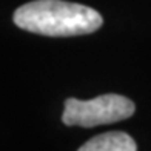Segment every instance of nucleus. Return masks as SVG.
Returning <instances> with one entry per match:
<instances>
[{
    "instance_id": "7ed1b4c3",
    "label": "nucleus",
    "mask_w": 151,
    "mask_h": 151,
    "mask_svg": "<svg viewBox=\"0 0 151 151\" xmlns=\"http://www.w3.org/2000/svg\"><path fill=\"white\" fill-rule=\"evenodd\" d=\"M77 151H137V145L129 134L111 131L94 136Z\"/></svg>"
},
{
    "instance_id": "f03ea898",
    "label": "nucleus",
    "mask_w": 151,
    "mask_h": 151,
    "mask_svg": "<svg viewBox=\"0 0 151 151\" xmlns=\"http://www.w3.org/2000/svg\"><path fill=\"white\" fill-rule=\"evenodd\" d=\"M134 109L133 102L119 94H104L91 100L70 97L65 100L62 122L68 127L93 128L125 120L134 114Z\"/></svg>"
},
{
    "instance_id": "f257e3e1",
    "label": "nucleus",
    "mask_w": 151,
    "mask_h": 151,
    "mask_svg": "<svg viewBox=\"0 0 151 151\" xmlns=\"http://www.w3.org/2000/svg\"><path fill=\"white\" fill-rule=\"evenodd\" d=\"M14 23L48 37H73L97 31L104 19L96 9L63 0H34L14 12Z\"/></svg>"
}]
</instances>
